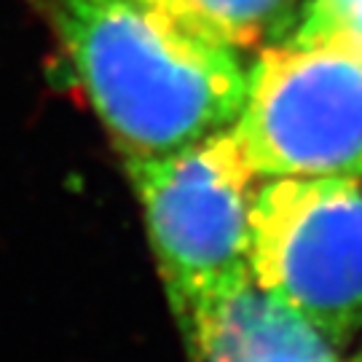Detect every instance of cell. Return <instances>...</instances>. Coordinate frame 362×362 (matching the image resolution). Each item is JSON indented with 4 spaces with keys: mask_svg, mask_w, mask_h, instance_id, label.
<instances>
[{
    "mask_svg": "<svg viewBox=\"0 0 362 362\" xmlns=\"http://www.w3.org/2000/svg\"><path fill=\"white\" fill-rule=\"evenodd\" d=\"M180 311L252 276L258 175L231 129L172 153L127 158Z\"/></svg>",
    "mask_w": 362,
    "mask_h": 362,
    "instance_id": "3",
    "label": "cell"
},
{
    "mask_svg": "<svg viewBox=\"0 0 362 362\" xmlns=\"http://www.w3.org/2000/svg\"><path fill=\"white\" fill-rule=\"evenodd\" d=\"M78 78L132 156L172 153L231 129L247 97L236 49L143 0H59Z\"/></svg>",
    "mask_w": 362,
    "mask_h": 362,
    "instance_id": "1",
    "label": "cell"
},
{
    "mask_svg": "<svg viewBox=\"0 0 362 362\" xmlns=\"http://www.w3.org/2000/svg\"><path fill=\"white\" fill-rule=\"evenodd\" d=\"M252 279L330 338L362 325V177H274L252 209Z\"/></svg>",
    "mask_w": 362,
    "mask_h": 362,
    "instance_id": "4",
    "label": "cell"
},
{
    "mask_svg": "<svg viewBox=\"0 0 362 362\" xmlns=\"http://www.w3.org/2000/svg\"><path fill=\"white\" fill-rule=\"evenodd\" d=\"M202 35L245 49L282 25L293 0H143Z\"/></svg>",
    "mask_w": 362,
    "mask_h": 362,
    "instance_id": "6",
    "label": "cell"
},
{
    "mask_svg": "<svg viewBox=\"0 0 362 362\" xmlns=\"http://www.w3.org/2000/svg\"><path fill=\"white\" fill-rule=\"evenodd\" d=\"M360 362H362V360H360Z\"/></svg>",
    "mask_w": 362,
    "mask_h": 362,
    "instance_id": "8",
    "label": "cell"
},
{
    "mask_svg": "<svg viewBox=\"0 0 362 362\" xmlns=\"http://www.w3.org/2000/svg\"><path fill=\"white\" fill-rule=\"evenodd\" d=\"M182 314L202 362H338L325 333L252 276L196 298Z\"/></svg>",
    "mask_w": 362,
    "mask_h": 362,
    "instance_id": "5",
    "label": "cell"
},
{
    "mask_svg": "<svg viewBox=\"0 0 362 362\" xmlns=\"http://www.w3.org/2000/svg\"><path fill=\"white\" fill-rule=\"evenodd\" d=\"M231 132L258 177H362V52L344 38L266 49Z\"/></svg>",
    "mask_w": 362,
    "mask_h": 362,
    "instance_id": "2",
    "label": "cell"
},
{
    "mask_svg": "<svg viewBox=\"0 0 362 362\" xmlns=\"http://www.w3.org/2000/svg\"><path fill=\"white\" fill-rule=\"evenodd\" d=\"M296 38H344L362 52V0H311Z\"/></svg>",
    "mask_w": 362,
    "mask_h": 362,
    "instance_id": "7",
    "label": "cell"
}]
</instances>
